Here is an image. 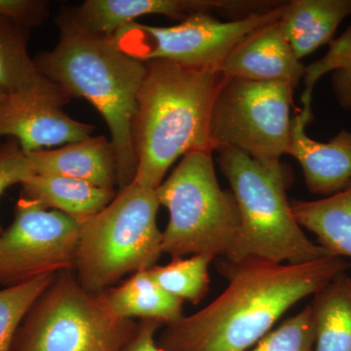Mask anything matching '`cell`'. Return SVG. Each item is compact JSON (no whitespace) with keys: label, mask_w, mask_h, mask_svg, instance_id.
I'll return each mask as SVG.
<instances>
[{"label":"cell","mask_w":351,"mask_h":351,"mask_svg":"<svg viewBox=\"0 0 351 351\" xmlns=\"http://www.w3.org/2000/svg\"><path fill=\"white\" fill-rule=\"evenodd\" d=\"M138 323L113 315L103 295L59 272L16 332L10 351H128Z\"/></svg>","instance_id":"6"},{"label":"cell","mask_w":351,"mask_h":351,"mask_svg":"<svg viewBox=\"0 0 351 351\" xmlns=\"http://www.w3.org/2000/svg\"><path fill=\"white\" fill-rule=\"evenodd\" d=\"M313 295L314 351H351V276L339 274Z\"/></svg>","instance_id":"20"},{"label":"cell","mask_w":351,"mask_h":351,"mask_svg":"<svg viewBox=\"0 0 351 351\" xmlns=\"http://www.w3.org/2000/svg\"><path fill=\"white\" fill-rule=\"evenodd\" d=\"M49 15L48 2L43 0H0V18L19 23L27 29L38 27Z\"/></svg>","instance_id":"27"},{"label":"cell","mask_w":351,"mask_h":351,"mask_svg":"<svg viewBox=\"0 0 351 351\" xmlns=\"http://www.w3.org/2000/svg\"><path fill=\"white\" fill-rule=\"evenodd\" d=\"M56 276H40L0 290V351L11 350L14 337L25 314Z\"/></svg>","instance_id":"23"},{"label":"cell","mask_w":351,"mask_h":351,"mask_svg":"<svg viewBox=\"0 0 351 351\" xmlns=\"http://www.w3.org/2000/svg\"><path fill=\"white\" fill-rule=\"evenodd\" d=\"M159 206L156 189L133 182L83 221L73 269L83 288L101 294L127 274L156 265L163 254Z\"/></svg>","instance_id":"5"},{"label":"cell","mask_w":351,"mask_h":351,"mask_svg":"<svg viewBox=\"0 0 351 351\" xmlns=\"http://www.w3.org/2000/svg\"><path fill=\"white\" fill-rule=\"evenodd\" d=\"M294 88L285 82L226 78L212 112V149L233 147L262 162H276L287 151Z\"/></svg>","instance_id":"8"},{"label":"cell","mask_w":351,"mask_h":351,"mask_svg":"<svg viewBox=\"0 0 351 351\" xmlns=\"http://www.w3.org/2000/svg\"><path fill=\"white\" fill-rule=\"evenodd\" d=\"M117 195L115 189L99 188L80 180L32 175L23 182L20 196L84 221L103 211Z\"/></svg>","instance_id":"17"},{"label":"cell","mask_w":351,"mask_h":351,"mask_svg":"<svg viewBox=\"0 0 351 351\" xmlns=\"http://www.w3.org/2000/svg\"><path fill=\"white\" fill-rule=\"evenodd\" d=\"M29 29L0 18V90L10 93L40 77L27 51Z\"/></svg>","instance_id":"21"},{"label":"cell","mask_w":351,"mask_h":351,"mask_svg":"<svg viewBox=\"0 0 351 351\" xmlns=\"http://www.w3.org/2000/svg\"><path fill=\"white\" fill-rule=\"evenodd\" d=\"M25 156L34 175L71 178L107 189L119 186L114 149L104 136L89 137L53 151L29 152Z\"/></svg>","instance_id":"15"},{"label":"cell","mask_w":351,"mask_h":351,"mask_svg":"<svg viewBox=\"0 0 351 351\" xmlns=\"http://www.w3.org/2000/svg\"><path fill=\"white\" fill-rule=\"evenodd\" d=\"M332 86L339 106L345 110H351V69L334 73Z\"/></svg>","instance_id":"29"},{"label":"cell","mask_w":351,"mask_h":351,"mask_svg":"<svg viewBox=\"0 0 351 351\" xmlns=\"http://www.w3.org/2000/svg\"><path fill=\"white\" fill-rule=\"evenodd\" d=\"M351 15V0H292L280 19L286 38L298 59L331 43L341 21Z\"/></svg>","instance_id":"16"},{"label":"cell","mask_w":351,"mask_h":351,"mask_svg":"<svg viewBox=\"0 0 351 351\" xmlns=\"http://www.w3.org/2000/svg\"><path fill=\"white\" fill-rule=\"evenodd\" d=\"M32 174L27 156L15 138H8L0 145V196L14 184L27 181ZM0 223V234L3 232Z\"/></svg>","instance_id":"26"},{"label":"cell","mask_w":351,"mask_h":351,"mask_svg":"<svg viewBox=\"0 0 351 351\" xmlns=\"http://www.w3.org/2000/svg\"><path fill=\"white\" fill-rule=\"evenodd\" d=\"M161 326L162 324L156 320H141L137 335L128 351H162L157 346L156 339V332Z\"/></svg>","instance_id":"28"},{"label":"cell","mask_w":351,"mask_h":351,"mask_svg":"<svg viewBox=\"0 0 351 351\" xmlns=\"http://www.w3.org/2000/svg\"><path fill=\"white\" fill-rule=\"evenodd\" d=\"M82 223L20 196L12 223L0 234V286L73 270Z\"/></svg>","instance_id":"10"},{"label":"cell","mask_w":351,"mask_h":351,"mask_svg":"<svg viewBox=\"0 0 351 351\" xmlns=\"http://www.w3.org/2000/svg\"><path fill=\"white\" fill-rule=\"evenodd\" d=\"M57 24L59 43L34 64L71 98L85 99L100 112L112 136L119 188H126L137 173L133 129L145 63L124 53L113 36L87 31L71 11L60 14Z\"/></svg>","instance_id":"2"},{"label":"cell","mask_w":351,"mask_h":351,"mask_svg":"<svg viewBox=\"0 0 351 351\" xmlns=\"http://www.w3.org/2000/svg\"><path fill=\"white\" fill-rule=\"evenodd\" d=\"M315 328L311 306L284 321L248 351H314Z\"/></svg>","instance_id":"24"},{"label":"cell","mask_w":351,"mask_h":351,"mask_svg":"<svg viewBox=\"0 0 351 351\" xmlns=\"http://www.w3.org/2000/svg\"><path fill=\"white\" fill-rule=\"evenodd\" d=\"M228 288L200 311L167 325L162 351H248L289 308L321 288L348 263L327 257L301 265L245 261L223 265Z\"/></svg>","instance_id":"1"},{"label":"cell","mask_w":351,"mask_h":351,"mask_svg":"<svg viewBox=\"0 0 351 351\" xmlns=\"http://www.w3.org/2000/svg\"><path fill=\"white\" fill-rule=\"evenodd\" d=\"M108 311L123 319H152L170 325L182 317V302L163 290L149 269L132 274L119 287L101 293Z\"/></svg>","instance_id":"18"},{"label":"cell","mask_w":351,"mask_h":351,"mask_svg":"<svg viewBox=\"0 0 351 351\" xmlns=\"http://www.w3.org/2000/svg\"><path fill=\"white\" fill-rule=\"evenodd\" d=\"M215 257L208 254L189 258H175L166 265H154L149 274L163 290L182 302L199 304L209 289V265Z\"/></svg>","instance_id":"22"},{"label":"cell","mask_w":351,"mask_h":351,"mask_svg":"<svg viewBox=\"0 0 351 351\" xmlns=\"http://www.w3.org/2000/svg\"><path fill=\"white\" fill-rule=\"evenodd\" d=\"M228 10L226 0H86L71 13L87 31L112 36L145 15H162L182 22L193 14L225 15Z\"/></svg>","instance_id":"14"},{"label":"cell","mask_w":351,"mask_h":351,"mask_svg":"<svg viewBox=\"0 0 351 351\" xmlns=\"http://www.w3.org/2000/svg\"><path fill=\"white\" fill-rule=\"evenodd\" d=\"M218 162L239 212V230L226 258L301 265L327 257L295 221L286 196L282 163L262 162L233 147L219 149Z\"/></svg>","instance_id":"4"},{"label":"cell","mask_w":351,"mask_h":351,"mask_svg":"<svg viewBox=\"0 0 351 351\" xmlns=\"http://www.w3.org/2000/svg\"><path fill=\"white\" fill-rule=\"evenodd\" d=\"M307 121L301 113L291 122L286 154L299 161L304 182L314 195L331 196L351 186V133L343 130L329 143L306 135Z\"/></svg>","instance_id":"13"},{"label":"cell","mask_w":351,"mask_h":351,"mask_svg":"<svg viewBox=\"0 0 351 351\" xmlns=\"http://www.w3.org/2000/svg\"><path fill=\"white\" fill-rule=\"evenodd\" d=\"M287 1L270 10L221 22L195 13L171 27L133 22L113 34L115 43L138 61L166 60L184 66L219 71L232 51L254 32L280 20Z\"/></svg>","instance_id":"9"},{"label":"cell","mask_w":351,"mask_h":351,"mask_svg":"<svg viewBox=\"0 0 351 351\" xmlns=\"http://www.w3.org/2000/svg\"><path fill=\"white\" fill-rule=\"evenodd\" d=\"M351 69V25L346 29L345 34L330 43V50L326 56L319 61L306 66L302 80L304 83V90L302 92L301 101L302 110L301 114L308 123L313 119V94L314 86L320 77L330 71H346Z\"/></svg>","instance_id":"25"},{"label":"cell","mask_w":351,"mask_h":351,"mask_svg":"<svg viewBox=\"0 0 351 351\" xmlns=\"http://www.w3.org/2000/svg\"><path fill=\"white\" fill-rule=\"evenodd\" d=\"M4 92H2L1 90H0V100H1L2 98H3L4 96Z\"/></svg>","instance_id":"30"},{"label":"cell","mask_w":351,"mask_h":351,"mask_svg":"<svg viewBox=\"0 0 351 351\" xmlns=\"http://www.w3.org/2000/svg\"><path fill=\"white\" fill-rule=\"evenodd\" d=\"M302 228L314 233L330 257L351 258V186L323 199L291 205Z\"/></svg>","instance_id":"19"},{"label":"cell","mask_w":351,"mask_h":351,"mask_svg":"<svg viewBox=\"0 0 351 351\" xmlns=\"http://www.w3.org/2000/svg\"><path fill=\"white\" fill-rule=\"evenodd\" d=\"M71 97L43 75L4 94L0 100V137L15 138L25 154L91 137L94 127L71 119L62 108Z\"/></svg>","instance_id":"11"},{"label":"cell","mask_w":351,"mask_h":351,"mask_svg":"<svg viewBox=\"0 0 351 351\" xmlns=\"http://www.w3.org/2000/svg\"><path fill=\"white\" fill-rule=\"evenodd\" d=\"M304 69L278 20L240 43L221 64L219 73L226 78L285 82L295 89L304 78Z\"/></svg>","instance_id":"12"},{"label":"cell","mask_w":351,"mask_h":351,"mask_svg":"<svg viewBox=\"0 0 351 351\" xmlns=\"http://www.w3.org/2000/svg\"><path fill=\"white\" fill-rule=\"evenodd\" d=\"M156 193L160 205L169 211L162 253L173 258L228 254L239 232V212L232 191L219 186L212 152L182 156Z\"/></svg>","instance_id":"7"},{"label":"cell","mask_w":351,"mask_h":351,"mask_svg":"<svg viewBox=\"0 0 351 351\" xmlns=\"http://www.w3.org/2000/svg\"><path fill=\"white\" fill-rule=\"evenodd\" d=\"M145 63L134 121L138 167L133 182L156 189L179 157L197 151L213 152L210 127L223 75L216 69L166 60Z\"/></svg>","instance_id":"3"}]
</instances>
